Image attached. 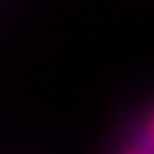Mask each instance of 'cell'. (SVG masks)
Instances as JSON below:
<instances>
[{
    "mask_svg": "<svg viewBox=\"0 0 154 154\" xmlns=\"http://www.w3.org/2000/svg\"><path fill=\"white\" fill-rule=\"evenodd\" d=\"M124 154H154V140L147 138L145 143H138V145H134V147H129Z\"/></svg>",
    "mask_w": 154,
    "mask_h": 154,
    "instance_id": "cell-1",
    "label": "cell"
},
{
    "mask_svg": "<svg viewBox=\"0 0 154 154\" xmlns=\"http://www.w3.org/2000/svg\"><path fill=\"white\" fill-rule=\"evenodd\" d=\"M149 138H152V140H154V129H152V136H149Z\"/></svg>",
    "mask_w": 154,
    "mask_h": 154,
    "instance_id": "cell-2",
    "label": "cell"
}]
</instances>
